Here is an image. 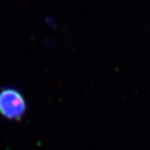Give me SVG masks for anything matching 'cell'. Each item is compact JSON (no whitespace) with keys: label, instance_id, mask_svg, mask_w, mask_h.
<instances>
[{"label":"cell","instance_id":"1","mask_svg":"<svg viewBox=\"0 0 150 150\" xmlns=\"http://www.w3.org/2000/svg\"><path fill=\"white\" fill-rule=\"evenodd\" d=\"M27 111V102L15 88L0 90V115L8 120H20Z\"/></svg>","mask_w":150,"mask_h":150}]
</instances>
